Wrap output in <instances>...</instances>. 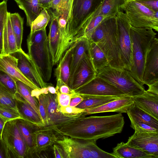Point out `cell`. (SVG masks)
Wrapping results in <instances>:
<instances>
[{
  "instance_id": "cell-50",
  "label": "cell",
  "mask_w": 158,
  "mask_h": 158,
  "mask_svg": "<svg viewBox=\"0 0 158 158\" xmlns=\"http://www.w3.org/2000/svg\"><path fill=\"white\" fill-rule=\"evenodd\" d=\"M52 0H39L40 4L43 9H45L47 6Z\"/></svg>"
},
{
  "instance_id": "cell-10",
  "label": "cell",
  "mask_w": 158,
  "mask_h": 158,
  "mask_svg": "<svg viewBox=\"0 0 158 158\" xmlns=\"http://www.w3.org/2000/svg\"><path fill=\"white\" fill-rule=\"evenodd\" d=\"M94 0H73L71 18L67 32L65 47L68 49L75 41L78 29L92 11Z\"/></svg>"
},
{
  "instance_id": "cell-37",
  "label": "cell",
  "mask_w": 158,
  "mask_h": 158,
  "mask_svg": "<svg viewBox=\"0 0 158 158\" xmlns=\"http://www.w3.org/2000/svg\"><path fill=\"white\" fill-rule=\"evenodd\" d=\"M0 105L12 108L17 110L14 95L0 84Z\"/></svg>"
},
{
  "instance_id": "cell-22",
  "label": "cell",
  "mask_w": 158,
  "mask_h": 158,
  "mask_svg": "<svg viewBox=\"0 0 158 158\" xmlns=\"http://www.w3.org/2000/svg\"><path fill=\"white\" fill-rule=\"evenodd\" d=\"M131 98L135 105L158 119V94L147 90L141 95Z\"/></svg>"
},
{
  "instance_id": "cell-2",
  "label": "cell",
  "mask_w": 158,
  "mask_h": 158,
  "mask_svg": "<svg viewBox=\"0 0 158 158\" xmlns=\"http://www.w3.org/2000/svg\"><path fill=\"white\" fill-rule=\"evenodd\" d=\"M116 16L103 20L88 39L96 44L104 52L110 66L123 69L124 68L120 58Z\"/></svg>"
},
{
  "instance_id": "cell-49",
  "label": "cell",
  "mask_w": 158,
  "mask_h": 158,
  "mask_svg": "<svg viewBox=\"0 0 158 158\" xmlns=\"http://www.w3.org/2000/svg\"><path fill=\"white\" fill-rule=\"evenodd\" d=\"M48 91L49 93L52 94H56V88L52 85H51V84L48 85L47 87Z\"/></svg>"
},
{
  "instance_id": "cell-11",
  "label": "cell",
  "mask_w": 158,
  "mask_h": 158,
  "mask_svg": "<svg viewBox=\"0 0 158 158\" xmlns=\"http://www.w3.org/2000/svg\"><path fill=\"white\" fill-rule=\"evenodd\" d=\"M75 94L82 95L127 96L115 86L98 76L85 85L74 90Z\"/></svg>"
},
{
  "instance_id": "cell-45",
  "label": "cell",
  "mask_w": 158,
  "mask_h": 158,
  "mask_svg": "<svg viewBox=\"0 0 158 158\" xmlns=\"http://www.w3.org/2000/svg\"><path fill=\"white\" fill-rule=\"evenodd\" d=\"M52 148L55 158H66L63 149L59 145L54 144Z\"/></svg>"
},
{
  "instance_id": "cell-12",
  "label": "cell",
  "mask_w": 158,
  "mask_h": 158,
  "mask_svg": "<svg viewBox=\"0 0 158 158\" xmlns=\"http://www.w3.org/2000/svg\"><path fill=\"white\" fill-rule=\"evenodd\" d=\"M17 59V66L28 80L39 89L47 87L48 83L44 81L29 55L22 49L11 54Z\"/></svg>"
},
{
  "instance_id": "cell-26",
  "label": "cell",
  "mask_w": 158,
  "mask_h": 158,
  "mask_svg": "<svg viewBox=\"0 0 158 158\" xmlns=\"http://www.w3.org/2000/svg\"><path fill=\"white\" fill-rule=\"evenodd\" d=\"M18 50L16 38L11 24L9 12H8L3 29V49L1 55L11 54Z\"/></svg>"
},
{
  "instance_id": "cell-44",
  "label": "cell",
  "mask_w": 158,
  "mask_h": 158,
  "mask_svg": "<svg viewBox=\"0 0 158 158\" xmlns=\"http://www.w3.org/2000/svg\"><path fill=\"white\" fill-rule=\"evenodd\" d=\"M154 11H158V0H134Z\"/></svg>"
},
{
  "instance_id": "cell-17",
  "label": "cell",
  "mask_w": 158,
  "mask_h": 158,
  "mask_svg": "<svg viewBox=\"0 0 158 158\" xmlns=\"http://www.w3.org/2000/svg\"><path fill=\"white\" fill-rule=\"evenodd\" d=\"M17 60L11 54L0 55V70L7 73L16 81H20L34 90L41 89L22 74L18 67Z\"/></svg>"
},
{
  "instance_id": "cell-1",
  "label": "cell",
  "mask_w": 158,
  "mask_h": 158,
  "mask_svg": "<svg viewBox=\"0 0 158 158\" xmlns=\"http://www.w3.org/2000/svg\"><path fill=\"white\" fill-rule=\"evenodd\" d=\"M124 123V118L119 113L109 116L78 118L56 126L55 130L61 135L97 141L121 133Z\"/></svg>"
},
{
  "instance_id": "cell-34",
  "label": "cell",
  "mask_w": 158,
  "mask_h": 158,
  "mask_svg": "<svg viewBox=\"0 0 158 158\" xmlns=\"http://www.w3.org/2000/svg\"><path fill=\"white\" fill-rule=\"evenodd\" d=\"M16 84L17 92L29 103L35 110L40 114L38 100L36 98L33 96L32 94V91L34 89L20 81H17Z\"/></svg>"
},
{
  "instance_id": "cell-47",
  "label": "cell",
  "mask_w": 158,
  "mask_h": 158,
  "mask_svg": "<svg viewBox=\"0 0 158 158\" xmlns=\"http://www.w3.org/2000/svg\"><path fill=\"white\" fill-rule=\"evenodd\" d=\"M84 99L83 97L79 95L75 94L71 98L69 106L73 107H76Z\"/></svg>"
},
{
  "instance_id": "cell-29",
  "label": "cell",
  "mask_w": 158,
  "mask_h": 158,
  "mask_svg": "<svg viewBox=\"0 0 158 158\" xmlns=\"http://www.w3.org/2000/svg\"><path fill=\"white\" fill-rule=\"evenodd\" d=\"M126 0H102L92 10L96 15H102L108 18L116 16Z\"/></svg>"
},
{
  "instance_id": "cell-6",
  "label": "cell",
  "mask_w": 158,
  "mask_h": 158,
  "mask_svg": "<svg viewBox=\"0 0 158 158\" xmlns=\"http://www.w3.org/2000/svg\"><path fill=\"white\" fill-rule=\"evenodd\" d=\"M97 76L112 84L127 96H139L146 90L143 85L137 81L129 71L125 69H116L108 65L99 72Z\"/></svg>"
},
{
  "instance_id": "cell-9",
  "label": "cell",
  "mask_w": 158,
  "mask_h": 158,
  "mask_svg": "<svg viewBox=\"0 0 158 158\" xmlns=\"http://www.w3.org/2000/svg\"><path fill=\"white\" fill-rule=\"evenodd\" d=\"M116 19L121 61L123 68L129 71L132 65V47L130 35L131 25L125 13L121 10L116 15Z\"/></svg>"
},
{
  "instance_id": "cell-30",
  "label": "cell",
  "mask_w": 158,
  "mask_h": 158,
  "mask_svg": "<svg viewBox=\"0 0 158 158\" xmlns=\"http://www.w3.org/2000/svg\"><path fill=\"white\" fill-rule=\"evenodd\" d=\"M126 113L130 121L143 122L158 129V119L148 114L134 103Z\"/></svg>"
},
{
  "instance_id": "cell-24",
  "label": "cell",
  "mask_w": 158,
  "mask_h": 158,
  "mask_svg": "<svg viewBox=\"0 0 158 158\" xmlns=\"http://www.w3.org/2000/svg\"><path fill=\"white\" fill-rule=\"evenodd\" d=\"M89 40L85 37L75 42L71 58L69 81L82 60L89 53Z\"/></svg>"
},
{
  "instance_id": "cell-7",
  "label": "cell",
  "mask_w": 158,
  "mask_h": 158,
  "mask_svg": "<svg viewBox=\"0 0 158 158\" xmlns=\"http://www.w3.org/2000/svg\"><path fill=\"white\" fill-rule=\"evenodd\" d=\"M131 25L158 31V11H154L134 0H126L121 6Z\"/></svg>"
},
{
  "instance_id": "cell-18",
  "label": "cell",
  "mask_w": 158,
  "mask_h": 158,
  "mask_svg": "<svg viewBox=\"0 0 158 158\" xmlns=\"http://www.w3.org/2000/svg\"><path fill=\"white\" fill-rule=\"evenodd\" d=\"M134 102L131 97L126 96L98 107L85 109L86 115L106 112L126 113Z\"/></svg>"
},
{
  "instance_id": "cell-35",
  "label": "cell",
  "mask_w": 158,
  "mask_h": 158,
  "mask_svg": "<svg viewBox=\"0 0 158 158\" xmlns=\"http://www.w3.org/2000/svg\"><path fill=\"white\" fill-rule=\"evenodd\" d=\"M50 20V16L47 10L44 9L32 23L30 27V33H32L46 28Z\"/></svg>"
},
{
  "instance_id": "cell-4",
  "label": "cell",
  "mask_w": 158,
  "mask_h": 158,
  "mask_svg": "<svg viewBox=\"0 0 158 158\" xmlns=\"http://www.w3.org/2000/svg\"><path fill=\"white\" fill-rule=\"evenodd\" d=\"M130 35L132 47V65L129 71L137 81L142 84L147 52L152 41L156 37V33L151 28L131 26Z\"/></svg>"
},
{
  "instance_id": "cell-43",
  "label": "cell",
  "mask_w": 158,
  "mask_h": 158,
  "mask_svg": "<svg viewBox=\"0 0 158 158\" xmlns=\"http://www.w3.org/2000/svg\"><path fill=\"white\" fill-rule=\"evenodd\" d=\"M56 82V94L60 93L67 94H76L74 91L71 89L61 80L60 79L57 80Z\"/></svg>"
},
{
  "instance_id": "cell-33",
  "label": "cell",
  "mask_w": 158,
  "mask_h": 158,
  "mask_svg": "<svg viewBox=\"0 0 158 158\" xmlns=\"http://www.w3.org/2000/svg\"><path fill=\"white\" fill-rule=\"evenodd\" d=\"M9 15L12 29L16 38L17 48L19 50L22 49L23 19L17 13L9 12Z\"/></svg>"
},
{
  "instance_id": "cell-20",
  "label": "cell",
  "mask_w": 158,
  "mask_h": 158,
  "mask_svg": "<svg viewBox=\"0 0 158 158\" xmlns=\"http://www.w3.org/2000/svg\"><path fill=\"white\" fill-rule=\"evenodd\" d=\"M35 155L38 156L56 143L57 136L50 126L38 127L34 132Z\"/></svg>"
},
{
  "instance_id": "cell-14",
  "label": "cell",
  "mask_w": 158,
  "mask_h": 158,
  "mask_svg": "<svg viewBox=\"0 0 158 158\" xmlns=\"http://www.w3.org/2000/svg\"><path fill=\"white\" fill-rule=\"evenodd\" d=\"M126 143L158 158V133L135 131Z\"/></svg>"
},
{
  "instance_id": "cell-16",
  "label": "cell",
  "mask_w": 158,
  "mask_h": 158,
  "mask_svg": "<svg viewBox=\"0 0 158 158\" xmlns=\"http://www.w3.org/2000/svg\"><path fill=\"white\" fill-rule=\"evenodd\" d=\"M97 75L89 53L77 67L69 81V86L74 91L88 83Z\"/></svg>"
},
{
  "instance_id": "cell-13",
  "label": "cell",
  "mask_w": 158,
  "mask_h": 158,
  "mask_svg": "<svg viewBox=\"0 0 158 158\" xmlns=\"http://www.w3.org/2000/svg\"><path fill=\"white\" fill-rule=\"evenodd\" d=\"M158 83V39L152 41L146 54L142 82L148 86Z\"/></svg>"
},
{
  "instance_id": "cell-52",
  "label": "cell",
  "mask_w": 158,
  "mask_h": 158,
  "mask_svg": "<svg viewBox=\"0 0 158 158\" xmlns=\"http://www.w3.org/2000/svg\"><path fill=\"white\" fill-rule=\"evenodd\" d=\"M0 158H6L4 150L0 140Z\"/></svg>"
},
{
  "instance_id": "cell-51",
  "label": "cell",
  "mask_w": 158,
  "mask_h": 158,
  "mask_svg": "<svg viewBox=\"0 0 158 158\" xmlns=\"http://www.w3.org/2000/svg\"><path fill=\"white\" fill-rule=\"evenodd\" d=\"M6 122L0 118V140L2 138V132Z\"/></svg>"
},
{
  "instance_id": "cell-25",
  "label": "cell",
  "mask_w": 158,
  "mask_h": 158,
  "mask_svg": "<svg viewBox=\"0 0 158 158\" xmlns=\"http://www.w3.org/2000/svg\"><path fill=\"white\" fill-rule=\"evenodd\" d=\"M75 42L72 44L66 51L59 61L55 70L56 80H61L69 86L70 73L71 58Z\"/></svg>"
},
{
  "instance_id": "cell-54",
  "label": "cell",
  "mask_w": 158,
  "mask_h": 158,
  "mask_svg": "<svg viewBox=\"0 0 158 158\" xmlns=\"http://www.w3.org/2000/svg\"></svg>"
},
{
  "instance_id": "cell-38",
  "label": "cell",
  "mask_w": 158,
  "mask_h": 158,
  "mask_svg": "<svg viewBox=\"0 0 158 158\" xmlns=\"http://www.w3.org/2000/svg\"><path fill=\"white\" fill-rule=\"evenodd\" d=\"M0 118L6 123L10 120L21 118L17 110L2 105H0Z\"/></svg>"
},
{
  "instance_id": "cell-48",
  "label": "cell",
  "mask_w": 158,
  "mask_h": 158,
  "mask_svg": "<svg viewBox=\"0 0 158 158\" xmlns=\"http://www.w3.org/2000/svg\"><path fill=\"white\" fill-rule=\"evenodd\" d=\"M7 2L3 0L0 2V21L8 13Z\"/></svg>"
},
{
  "instance_id": "cell-23",
  "label": "cell",
  "mask_w": 158,
  "mask_h": 158,
  "mask_svg": "<svg viewBox=\"0 0 158 158\" xmlns=\"http://www.w3.org/2000/svg\"><path fill=\"white\" fill-rule=\"evenodd\" d=\"M47 95L48 101V126H52L62 124L76 119L67 117L59 110L56 98V94H52L48 92Z\"/></svg>"
},
{
  "instance_id": "cell-15",
  "label": "cell",
  "mask_w": 158,
  "mask_h": 158,
  "mask_svg": "<svg viewBox=\"0 0 158 158\" xmlns=\"http://www.w3.org/2000/svg\"><path fill=\"white\" fill-rule=\"evenodd\" d=\"M50 16L48 42L53 65L57 64L62 56V41L58 19L59 16L51 9H47Z\"/></svg>"
},
{
  "instance_id": "cell-36",
  "label": "cell",
  "mask_w": 158,
  "mask_h": 158,
  "mask_svg": "<svg viewBox=\"0 0 158 158\" xmlns=\"http://www.w3.org/2000/svg\"><path fill=\"white\" fill-rule=\"evenodd\" d=\"M16 81L7 73L0 70V84L14 95L17 92Z\"/></svg>"
},
{
  "instance_id": "cell-8",
  "label": "cell",
  "mask_w": 158,
  "mask_h": 158,
  "mask_svg": "<svg viewBox=\"0 0 158 158\" xmlns=\"http://www.w3.org/2000/svg\"><path fill=\"white\" fill-rule=\"evenodd\" d=\"M1 141L6 158H25L26 148L16 119L5 123Z\"/></svg>"
},
{
  "instance_id": "cell-28",
  "label": "cell",
  "mask_w": 158,
  "mask_h": 158,
  "mask_svg": "<svg viewBox=\"0 0 158 158\" xmlns=\"http://www.w3.org/2000/svg\"><path fill=\"white\" fill-rule=\"evenodd\" d=\"M19 8L25 12L27 18V25L30 27L32 23L43 9L39 0H14Z\"/></svg>"
},
{
  "instance_id": "cell-42",
  "label": "cell",
  "mask_w": 158,
  "mask_h": 158,
  "mask_svg": "<svg viewBox=\"0 0 158 158\" xmlns=\"http://www.w3.org/2000/svg\"><path fill=\"white\" fill-rule=\"evenodd\" d=\"M74 94L57 93L56 98L59 106L64 107L69 106L71 99Z\"/></svg>"
},
{
  "instance_id": "cell-53",
  "label": "cell",
  "mask_w": 158,
  "mask_h": 158,
  "mask_svg": "<svg viewBox=\"0 0 158 158\" xmlns=\"http://www.w3.org/2000/svg\"><path fill=\"white\" fill-rule=\"evenodd\" d=\"M3 0L5 1H6V2L7 1V0Z\"/></svg>"
},
{
  "instance_id": "cell-32",
  "label": "cell",
  "mask_w": 158,
  "mask_h": 158,
  "mask_svg": "<svg viewBox=\"0 0 158 158\" xmlns=\"http://www.w3.org/2000/svg\"><path fill=\"white\" fill-rule=\"evenodd\" d=\"M81 96L83 97L84 99L76 107L84 110L98 107L120 98L113 96L96 95H82Z\"/></svg>"
},
{
  "instance_id": "cell-5",
  "label": "cell",
  "mask_w": 158,
  "mask_h": 158,
  "mask_svg": "<svg viewBox=\"0 0 158 158\" xmlns=\"http://www.w3.org/2000/svg\"><path fill=\"white\" fill-rule=\"evenodd\" d=\"M56 143L63 149L66 158H116L99 148L96 140L72 138L60 135Z\"/></svg>"
},
{
  "instance_id": "cell-21",
  "label": "cell",
  "mask_w": 158,
  "mask_h": 158,
  "mask_svg": "<svg viewBox=\"0 0 158 158\" xmlns=\"http://www.w3.org/2000/svg\"><path fill=\"white\" fill-rule=\"evenodd\" d=\"M16 120L26 145L27 152L25 158L34 157L35 149L34 132L39 127L22 118Z\"/></svg>"
},
{
  "instance_id": "cell-39",
  "label": "cell",
  "mask_w": 158,
  "mask_h": 158,
  "mask_svg": "<svg viewBox=\"0 0 158 158\" xmlns=\"http://www.w3.org/2000/svg\"><path fill=\"white\" fill-rule=\"evenodd\" d=\"M39 112L45 126H48V98L46 94H41L39 96Z\"/></svg>"
},
{
  "instance_id": "cell-40",
  "label": "cell",
  "mask_w": 158,
  "mask_h": 158,
  "mask_svg": "<svg viewBox=\"0 0 158 158\" xmlns=\"http://www.w3.org/2000/svg\"><path fill=\"white\" fill-rule=\"evenodd\" d=\"M58 108L59 110L64 115L69 118H77L86 116L84 113V109L69 106L61 107L58 106Z\"/></svg>"
},
{
  "instance_id": "cell-31",
  "label": "cell",
  "mask_w": 158,
  "mask_h": 158,
  "mask_svg": "<svg viewBox=\"0 0 158 158\" xmlns=\"http://www.w3.org/2000/svg\"><path fill=\"white\" fill-rule=\"evenodd\" d=\"M89 41L90 56L97 74L105 67L109 65V64L106 55L97 44Z\"/></svg>"
},
{
  "instance_id": "cell-46",
  "label": "cell",
  "mask_w": 158,
  "mask_h": 158,
  "mask_svg": "<svg viewBox=\"0 0 158 158\" xmlns=\"http://www.w3.org/2000/svg\"><path fill=\"white\" fill-rule=\"evenodd\" d=\"M7 14L0 21V55L2 53L3 49V32L4 26L6 19Z\"/></svg>"
},
{
  "instance_id": "cell-3",
  "label": "cell",
  "mask_w": 158,
  "mask_h": 158,
  "mask_svg": "<svg viewBox=\"0 0 158 158\" xmlns=\"http://www.w3.org/2000/svg\"><path fill=\"white\" fill-rule=\"evenodd\" d=\"M28 54L44 81H49L53 66L46 28L30 33L27 40Z\"/></svg>"
},
{
  "instance_id": "cell-19",
  "label": "cell",
  "mask_w": 158,
  "mask_h": 158,
  "mask_svg": "<svg viewBox=\"0 0 158 158\" xmlns=\"http://www.w3.org/2000/svg\"><path fill=\"white\" fill-rule=\"evenodd\" d=\"M14 96L17 111L21 118L39 127L45 126L40 114L29 103L17 92Z\"/></svg>"
},
{
  "instance_id": "cell-41",
  "label": "cell",
  "mask_w": 158,
  "mask_h": 158,
  "mask_svg": "<svg viewBox=\"0 0 158 158\" xmlns=\"http://www.w3.org/2000/svg\"><path fill=\"white\" fill-rule=\"evenodd\" d=\"M131 127L135 130L147 133H158V129L143 122L135 121H130Z\"/></svg>"
},
{
  "instance_id": "cell-27",
  "label": "cell",
  "mask_w": 158,
  "mask_h": 158,
  "mask_svg": "<svg viewBox=\"0 0 158 158\" xmlns=\"http://www.w3.org/2000/svg\"><path fill=\"white\" fill-rule=\"evenodd\" d=\"M116 158H155L145 152L121 142L113 148Z\"/></svg>"
}]
</instances>
